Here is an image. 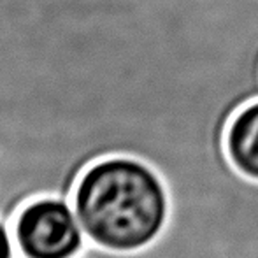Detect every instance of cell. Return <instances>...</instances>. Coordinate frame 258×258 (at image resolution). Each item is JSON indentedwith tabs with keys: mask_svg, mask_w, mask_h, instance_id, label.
I'll return each instance as SVG.
<instances>
[{
	"mask_svg": "<svg viewBox=\"0 0 258 258\" xmlns=\"http://www.w3.org/2000/svg\"><path fill=\"white\" fill-rule=\"evenodd\" d=\"M14 237L7 223L0 220V258H14Z\"/></svg>",
	"mask_w": 258,
	"mask_h": 258,
	"instance_id": "277c9868",
	"label": "cell"
},
{
	"mask_svg": "<svg viewBox=\"0 0 258 258\" xmlns=\"http://www.w3.org/2000/svg\"><path fill=\"white\" fill-rule=\"evenodd\" d=\"M14 246L25 258H76L86 235L74 206L60 197H39L20 209L13 227Z\"/></svg>",
	"mask_w": 258,
	"mask_h": 258,
	"instance_id": "7a4b0ae2",
	"label": "cell"
},
{
	"mask_svg": "<svg viewBox=\"0 0 258 258\" xmlns=\"http://www.w3.org/2000/svg\"><path fill=\"white\" fill-rule=\"evenodd\" d=\"M72 206L93 244L123 253L153 244L170 214L162 176L134 156L92 163L76 184Z\"/></svg>",
	"mask_w": 258,
	"mask_h": 258,
	"instance_id": "6da1fadb",
	"label": "cell"
},
{
	"mask_svg": "<svg viewBox=\"0 0 258 258\" xmlns=\"http://www.w3.org/2000/svg\"><path fill=\"white\" fill-rule=\"evenodd\" d=\"M225 146L235 169L258 181V100L235 112L228 125Z\"/></svg>",
	"mask_w": 258,
	"mask_h": 258,
	"instance_id": "3957f363",
	"label": "cell"
}]
</instances>
